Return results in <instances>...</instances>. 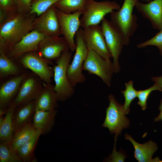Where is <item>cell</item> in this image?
I'll use <instances>...</instances> for the list:
<instances>
[{
	"instance_id": "obj_1",
	"label": "cell",
	"mask_w": 162,
	"mask_h": 162,
	"mask_svg": "<svg viewBox=\"0 0 162 162\" xmlns=\"http://www.w3.org/2000/svg\"><path fill=\"white\" fill-rule=\"evenodd\" d=\"M36 16L17 12L0 24V48L4 49L7 54L23 36L34 29Z\"/></svg>"
},
{
	"instance_id": "obj_2",
	"label": "cell",
	"mask_w": 162,
	"mask_h": 162,
	"mask_svg": "<svg viewBox=\"0 0 162 162\" xmlns=\"http://www.w3.org/2000/svg\"><path fill=\"white\" fill-rule=\"evenodd\" d=\"M138 0H124L118 10L110 13V21L122 34L125 46L129 44L130 37L137 28V17L133 11Z\"/></svg>"
},
{
	"instance_id": "obj_3",
	"label": "cell",
	"mask_w": 162,
	"mask_h": 162,
	"mask_svg": "<svg viewBox=\"0 0 162 162\" xmlns=\"http://www.w3.org/2000/svg\"><path fill=\"white\" fill-rule=\"evenodd\" d=\"M70 50H66L56 59V64L53 69L54 89L58 100L64 101L74 94V87L70 83L67 76V69L72 57Z\"/></svg>"
},
{
	"instance_id": "obj_4",
	"label": "cell",
	"mask_w": 162,
	"mask_h": 162,
	"mask_svg": "<svg viewBox=\"0 0 162 162\" xmlns=\"http://www.w3.org/2000/svg\"><path fill=\"white\" fill-rule=\"evenodd\" d=\"M121 7L115 1L87 0L80 18V27L84 28L98 25L106 15L115 10H118Z\"/></svg>"
},
{
	"instance_id": "obj_5",
	"label": "cell",
	"mask_w": 162,
	"mask_h": 162,
	"mask_svg": "<svg viewBox=\"0 0 162 162\" xmlns=\"http://www.w3.org/2000/svg\"><path fill=\"white\" fill-rule=\"evenodd\" d=\"M82 30V28H80L76 34L75 52L71 62L69 64L67 69L68 80L74 87L77 84L84 82L86 80V76L82 71L88 49L83 37Z\"/></svg>"
},
{
	"instance_id": "obj_6",
	"label": "cell",
	"mask_w": 162,
	"mask_h": 162,
	"mask_svg": "<svg viewBox=\"0 0 162 162\" xmlns=\"http://www.w3.org/2000/svg\"><path fill=\"white\" fill-rule=\"evenodd\" d=\"M83 70L90 74L99 77L108 87L111 86L114 72L112 62L110 59H105L94 51L88 50Z\"/></svg>"
},
{
	"instance_id": "obj_7",
	"label": "cell",
	"mask_w": 162,
	"mask_h": 162,
	"mask_svg": "<svg viewBox=\"0 0 162 162\" xmlns=\"http://www.w3.org/2000/svg\"><path fill=\"white\" fill-rule=\"evenodd\" d=\"M110 103L106 109L105 118L102 126L107 128L116 136L120 135L123 129L128 128L130 121L126 117L123 106L116 100L115 96L110 94L108 97Z\"/></svg>"
},
{
	"instance_id": "obj_8",
	"label": "cell",
	"mask_w": 162,
	"mask_h": 162,
	"mask_svg": "<svg viewBox=\"0 0 162 162\" xmlns=\"http://www.w3.org/2000/svg\"><path fill=\"white\" fill-rule=\"evenodd\" d=\"M101 22V26L106 45L113 58L114 72L117 73L120 69L118 59L124 46L123 37L110 21L104 18Z\"/></svg>"
},
{
	"instance_id": "obj_9",
	"label": "cell",
	"mask_w": 162,
	"mask_h": 162,
	"mask_svg": "<svg viewBox=\"0 0 162 162\" xmlns=\"http://www.w3.org/2000/svg\"><path fill=\"white\" fill-rule=\"evenodd\" d=\"M16 60L25 68L31 70L44 82L50 84L53 77V68L48 65V61L37 52L25 53Z\"/></svg>"
},
{
	"instance_id": "obj_10",
	"label": "cell",
	"mask_w": 162,
	"mask_h": 162,
	"mask_svg": "<svg viewBox=\"0 0 162 162\" xmlns=\"http://www.w3.org/2000/svg\"><path fill=\"white\" fill-rule=\"evenodd\" d=\"M82 12L77 11L67 14L57 8L61 34L67 42L71 52L76 50V46L74 38L80 27V18Z\"/></svg>"
},
{
	"instance_id": "obj_11",
	"label": "cell",
	"mask_w": 162,
	"mask_h": 162,
	"mask_svg": "<svg viewBox=\"0 0 162 162\" xmlns=\"http://www.w3.org/2000/svg\"><path fill=\"white\" fill-rule=\"evenodd\" d=\"M43 81L36 75L27 74L22 81L13 100L16 107L35 100L42 90Z\"/></svg>"
},
{
	"instance_id": "obj_12",
	"label": "cell",
	"mask_w": 162,
	"mask_h": 162,
	"mask_svg": "<svg viewBox=\"0 0 162 162\" xmlns=\"http://www.w3.org/2000/svg\"><path fill=\"white\" fill-rule=\"evenodd\" d=\"M83 37L88 50H93L106 59H110L109 50L101 26L92 25L82 28Z\"/></svg>"
},
{
	"instance_id": "obj_13",
	"label": "cell",
	"mask_w": 162,
	"mask_h": 162,
	"mask_svg": "<svg viewBox=\"0 0 162 162\" xmlns=\"http://www.w3.org/2000/svg\"><path fill=\"white\" fill-rule=\"evenodd\" d=\"M34 29L45 36L56 37L62 34L57 8L54 5L36 18Z\"/></svg>"
},
{
	"instance_id": "obj_14",
	"label": "cell",
	"mask_w": 162,
	"mask_h": 162,
	"mask_svg": "<svg viewBox=\"0 0 162 162\" xmlns=\"http://www.w3.org/2000/svg\"><path fill=\"white\" fill-rule=\"evenodd\" d=\"M45 37L38 31L34 29L16 44L7 55L12 59H16L25 53L37 52L40 42Z\"/></svg>"
},
{
	"instance_id": "obj_15",
	"label": "cell",
	"mask_w": 162,
	"mask_h": 162,
	"mask_svg": "<svg viewBox=\"0 0 162 162\" xmlns=\"http://www.w3.org/2000/svg\"><path fill=\"white\" fill-rule=\"evenodd\" d=\"M70 50L63 37L45 36L40 42L37 52L48 61L56 59L64 51Z\"/></svg>"
},
{
	"instance_id": "obj_16",
	"label": "cell",
	"mask_w": 162,
	"mask_h": 162,
	"mask_svg": "<svg viewBox=\"0 0 162 162\" xmlns=\"http://www.w3.org/2000/svg\"><path fill=\"white\" fill-rule=\"evenodd\" d=\"M135 7L144 17L150 22L154 28L162 29V0H153L146 3L138 0Z\"/></svg>"
},
{
	"instance_id": "obj_17",
	"label": "cell",
	"mask_w": 162,
	"mask_h": 162,
	"mask_svg": "<svg viewBox=\"0 0 162 162\" xmlns=\"http://www.w3.org/2000/svg\"><path fill=\"white\" fill-rule=\"evenodd\" d=\"M27 74L22 73L9 79L0 87V109L6 110L16 97L20 84Z\"/></svg>"
},
{
	"instance_id": "obj_18",
	"label": "cell",
	"mask_w": 162,
	"mask_h": 162,
	"mask_svg": "<svg viewBox=\"0 0 162 162\" xmlns=\"http://www.w3.org/2000/svg\"><path fill=\"white\" fill-rule=\"evenodd\" d=\"M43 87L35 100V110L50 111L56 110L58 106V97L54 86L43 82Z\"/></svg>"
},
{
	"instance_id": "obj_19",
	"label": "cell",
	"mask_w": 162,
	"mask_h": 162,
	"mask_svg": "<svg viewBox=\"0 0 162 162\" xmlns=\"http://www.w3.org/2000/svg\"><path fill=\"white\" fill-rule=\"evenodd\" d=\"M125 139L129 140L134 148V157L139 162H157L160 160L158 158L153 159L154 153L158 148L155 143L150 140L141 144L135 141L130 135L126 134Z\"/></svg>"
},
{
	"instance_id": "obj_20",
	"label": "cell",
	"mask_w": 162,
	"mask_h": 162,
	"mask_svg": "<svg viewBox=\"0 0 162 162\" xmlns=\"http://www.w3.org/2000/svg\"><path fill=\"white\" fill-rule=\"evenodd\" d=\"M35 110V100H33L16 107L14 113L15 132L32 122Z\"/></svg>"
},
{
	"instance_id": "obj_21",
	"label": "cell",
	"mask_w": 162,
	"mask_h": 162,
	"mask_svg": "<svg viewBox=\"0 0 162 162\" xmlns=\"http://www.w3.org/2000/svg\"><path fill=\"white\" fill-rule=\"evenodd\" d=\"M57 111L35 110L32 122L36 129L41 135H45L50 132L54 124Z\"/></svg>"
},
{
	"instance_id": "obj_22",
	"label": "cell",
	"mask_w": 162,
	"mask_h": 162,
	"mask_svg": "<svg viewBox=\"0 0 162 162\" xmlns=\"http://www.w3.org/2000/svg\"><path fill=\"white\" fill-rule=\"evenodd\" d=\"M16 107L13 100L6 109L3 122L0 125V142L9 143L15 132L14 113Z\"/></svg>"
},
{
	"instance_id": "obj_23",
	"label": "cell",
	"mask_w": 162,
	"mask_h": 162,
	"mask_svg": "<svg viewBox=\"0 0 162 162\" xmlns=\"http://www.w3.org/2000/svg\"><path fill=\"white\" fill-rule=\"evenodd\" d=\"M37 131L32 122L25 125L15 132L9 143L10 146L16 152L17 149L31 139Z\"/></svg>"
},
{
	"instance_id": "obj_24",
	"label": "cell",
	"mask_w": 162,
	"mask_h": 162,
	"mask_svg": "<svg viewBox=\"0 0 162 162\" xmlns=\"http://www.w3.org/2000/svg\"><path fill=\"white\" fill-rule=\"evenodd\" d=\"M41 132L38 130L35 135L29 140L20 147L16 152L23 162H36L37 158L34 155V152Z\"/></svg>"
},
{
	"instance_id": "obj_25",
	"label": "cell",
	"mask_w": 162,
	"mask_h": 162,
	"mask_svg": "<svg viewBox=\"0 0 162 162\" xmlns=\"http://www.w3.org/2000/svg\"><path fill=\"white\" fill-rule=\"evenodd\" d=\"M9 58L5 50L0 48V76L4 78L9 75H20L19 67Z\"/></svg>"
},
{
	"instance_id": "obj_26",
	"label": "cell",
	"mask_w": 162,
	"mask_h": 162,
	"mask_svg": "<svg viewBox=\"0 0 162 162\" xmlns=\"http://www.w3.org/2000/svg\"><path fill=\"white\" fill-rule=\"evenodd\" d=\"M87 0H60L54 5L61 11L67 14L83 11Z\"/></svg>"
},
{
	"instance_id": "obj_27",
	"label": "cell",
	"mask_w": 162,
	"mask_h": 162,
	"mask_svg": "<svg viewBox=\"0 0 162 162\" xmlns=\"http://www.w3.org/2000/svg\"><path fill=\"white\" fill-rule=\"evenodd\" d=\"M0 162H23L17 154L10 146L9 143L0 142Z\"/></svg>"
},
{
	"instance_id": "obj_28",
	"label": "cell",
	"mask_w": 162,
	"mask_h": 162,
	"mask_svg": "<svg viewBox=\"0 0 162 162\" xmlns=\"http://www.w3.org/2000/svg\"><path fill=\"white\" fill-rule=\"evenodd\" d=\"M125 86V89L122 91L121 93L124 98V102L123 106L124 113L126 115L130 112V106L131 103L137 97V90L134 87L132 80L126 83Z\"/></svg>"
},
{
	"instance_id": "obj_29",
	"label": "cell",
	"mask_w": 162,
	"mask_h": 162,
	"mask_svg": "<svg viewBox=\"0 0 162 162\" xmlns=\"http://www.w3.org/2000/svg\"><path fill=\"white\" fill-rule=\"evenodd\" d=\"M17 12L16 0H0V24Z\"/></svg>"
},
{
	"instance_id": "obj_30",
	"label": "cell",
	"mask_w": 162,
	"mask_h": 162,
	"mask_svg": "<svg viewBox=\"0 0 162 162\" xmlns=\"http://www.w3.org/2000/svg\"><path fill=\"white\" fill-rule=\"evenodd\" d=\"M59 0H32L29 14H35L38 16Z\"/></svg>"
},
{
	"instance_id": "obj_31",
	"label": "cell",
	"mask_w": 162,
	"mask_h": 162,
	"mask_svg": "<svg viewBox=\"0 0 162 162\" xmlns=\"http://www.w3.org/2000/svg\"><path fill=\"white\" fill-rule=\"evenodd\" d=\"M156 90L161 91L159 86L154 83L153 85L147 89L137 91V97L138 99L137 103L142 110H144L146 109L147 100L151 93Z\"/></svg>"
},
{
	"instance_id": "obj_32",
	"label": "cell",
	"mask_w": 162,
	"mask_h": 162,
	"mask_svg": "<svg viewBox=\"0 0 162 162\" xmlns=\"http://www.w3.org/2000/svg\"><path fill=\"white\" fill-rule=\"evenodd\" d=\"M149 46H156L162 56V29L151 39L137 44V47L142 48Z\"/></svg>"
},
{
	"instance_id": "obj_33",
	"label": "cell",
	"mask_w": 162,
	"mask_h": 162,
	"mask_svg": "<svg viewBox=\"0 0 162 162\" xmlns=\"http://www.w3.org/2000/svg\"><path fill=\"white\" fill-rule=\"evenodd\" d=\"M32 0H16L17 12L24 14H29L31 10Z\"/></svg>"
},
{
	"instance_id": "obj_34",
	"label": "cell",
	"mask_w": 162,
	"mask_h": 162,
	"mask_svg": "<svg viewBox=\"0 0 162 162\" xmlns=\"http://www.w3.org/2000/svg\"><path fill=\"white\" fill-rule=\"evenodd\" d=\"M117 137H116L115 142L112 154L108 158V161L110 162H124L125 159L124 154L120 152L116 151V142Z\"/></svg>"
},
{
	"instance_id": "obj_35",
	"label": "cell",
	"mask_w": 162,
	"mask_h": 162,
	"mask_svg": "<svg viewBox=\"0 0 162 162\" xmlns=\"http://www.w3.org/2000/svg\"><path fill=\"white\" fill-rule=\"evenodd\" d=\"M152 79V81L159 86L162 91V76L153 77Z\"/></svg>"
},
{
	"instance_id": "obj_36",
	"label": "cell",
	"mask_w": 162,
	"mask_h": 162,
	"mask_svg": "<svg viewBox=\"0 0 162 162\" xmlns=\"http://www.w3.org/2000/svg\"><path fill=\"white\" fill-rule=\"evenodd\" d=\"M159 109L160 111V112L159 115L155 118L154 121L155 122H158L160 120L162 121V100L160 101Z\"/></svg>"
},
{
	"instance_id": "obj_37",
	"label": "cell",
	"mask_w": 162,
	"mask_h": 162,
	"mask_svg": "<svg viewBox=\"0 0 162 162\" xmlns=\"http://www.w3.org/2000/svg\"><path fill=\"white\" fill-rule=\"evenodd\" d=\"M142 0L148 3L151 1L152 0Z\"/></svg>"
}]
</instances>
